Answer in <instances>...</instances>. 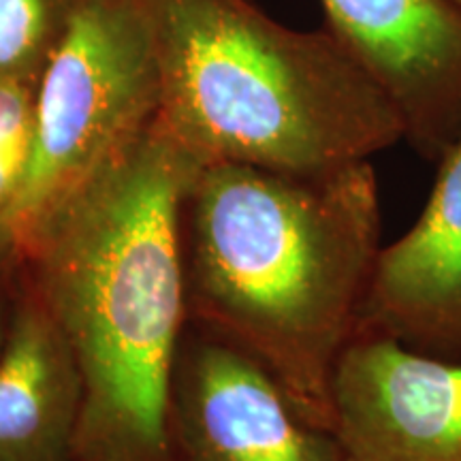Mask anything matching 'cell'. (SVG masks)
I'll use <instances>...</instances> for the list:
<instances>
[{
  "label": "cell",
  "instance_id": "cell-11",
  "mask_svg": "<svg viewBox=\"0 0 461 461\" xmlns=\"http://www.w3.org/2000/svg\"><path fill=\"white\" fill-rule=\"evenodd\" d=\"M51 34V0H0V73L43 71Z\"/></svg>",
  "mask_w": 461,
  "mask_h": 461
},
{
  "label": "cell",
  "instance_id": "cell-8",
  "mask_svg": "<svg viewBox=\"0 0 461 461\" xmlns=\"http://www.w3.org/2000/svg\"><path fill=\"white\" fill-rule=\"evenodd\" d=\"M359 330L461 361V140L442 157L419 221L380 248Z\"/></svg>",
  "mask_w": 461,
  "mask_h": 461
},
{
  "label": "cell",
  "instance_id": "cell-3",
  "mask_svg": "<svg viewBox=\"0 0 461 461\" xmlns=\"http://www.w3.org/2000/svg\"><path fill=\"white\" fill-rule=\"evenodd\" d=\"M157 122L199 167L330 173L403 140L400 113L338 37L286 31L244 0H146Z\"/></svg>",
  "mask_w": 461,
  "mask_h": 461
},
{
  "label": "cell",
  "instance_id": "cell-9",
  "mask_svg": "<svg viewBox=\"0 0 461 461\" xmlns=\"http://www.w3.org/2000/svg\"><path fill=\"white\" fill-rule=\"evenodd\" d=\"M82 414L84 380L71 344L17 269L14 321L0 357V461H75Z\"/></svg>",
  "mask_w": 461,
  "mask_h": 461
},
{
  "label": "cell",
  "instance_id": "cell-10",
  "mask_svg": "<svg viewBox=\"0 0 461 461\" xmlns=\"http://www.w3.org/2000/svg\"><path fill=\"white\" fill-rule=\"evenodd\" d=\"M39 73H0V218L14 203L28 165L37 129Z\"/></svg>",
  "mask_w": 461,
  "mask_h": 461
},
{
  "label": "cell",
  "instance_id": "cell-6",
  "mask_svg": "<svg viewBox=\"0 0 461 461\" xmlns=\"http://www.w3.org/2000/svg\"><path fill=\"white\" fill-rule=\"evenodd\" d=\"M171 434L177 461H346L261 363L207 330L182 342Z\"/></svg>",
  "mask_w": 461,
  "mask_h": 461
},
{
  "label": "cell",
  "instance_id": "cell-7",
  "mask_svg": "<svg viewBox=\"0 0 461 461\" xmlns=\"http://www.w3.org/2000/svg\"><path fill=\"white\" fill-rule=\"evenodd\" d=\"M336 37L431 163L461 140V7L451 0H322Z\"/></svg>",
  "mask_w": 461,
  "mask_h": 461
},
{
  "label": "cell",
  "instance_id": "cell-13",
  "mask_svg": "<svg viewBox=\"0 0 461 461\" xmlns=\"http://www.w3.org/2000/svg\"><path fill=\"white\" fill-rule=\"evenodd\" d=\"M453 5H457V7H461V0H451Z\"/></svg>",
  "mask_w": 461,
  "mask_h": 461
},
{
  "label": "cell",
  "instance_id": "cell-1",
  "mask_svg": "<svg viewBox=\"0 0 461 461\" xmlns=\"http://www.w3.org/2000/svg\"><path fill=\"white\" fill-rule=\"evenodd\" d=\"M199 169L154 120L17 267L82 372L75 461H177L171 393L188 316L184 210Z\"/></svg>",
  "mask_w": 461,
  "mask_h": 461
},
{
  "label": "cell",
  "instance_id": "cell-4",
  "mask_svg": "<svg viewBox=\"0 0 461 461\" xmlns=\"http://www.w3.org/2000/svg\"><path fill=\"white\" fill-rule=\"evenodd\" d=\"M158 101L146 0L75 5L39 79L31 165L0 218V267H20L45 227L152 126Z\"/></svg>",
  "mask_w": 461,
  "mask_h": 461
},
{
  "label": "cell",
  "instance_id": "cell-12",
  "mask_svg": "<svg viewBox=\"0 0 461 461\" xmlns=\"http://www.w3.org/2000/svg\"><path fill=\"white\" fill-rule=\"evenodd\" d=\"M17 295V269L0 267V357L7 344Z\"/></svg>",
  "mask_w": 461,
  "mask_h": 461
},
{
  "label": "cell",
  "instance_id": "cell-5",
  "mask_svg": "<svg viewBox=\"0 0 461 461\" xmlns=\"http://www.w3.org/2000/svg\"><path fill=\"white\" fill-rule=\"evenodd\" d=\"M346 461H461V361L357 330L331 383Z\"/></svg>",
  "mask_w": 461,
  "mask_h": 461
},
{
  "label": "cell",
  "instance_id": "cell-2",
  "mask_svg": "<svg viewBox=\"0 0 461 461\" xmlns=\"http://www.w3.org/2000/svg\"><path fill=\"white\" fill-rule=\"evenodd\" d=\"M186 210L188 314L261 363L331 434L333 374L383 248L372 165L312 176L207 165Z\"/></svg>",
  "mask_w": 461,
  "mask_h": 461
}]
</instances>
